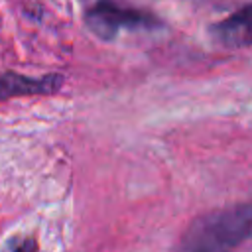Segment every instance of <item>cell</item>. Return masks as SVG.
Masks as SVG:
<instances>
[{"label": "cell", "instance_id": "1", "mask_svg": "<svg viewBox=\"0 0 252 252\" xmlns=\"http://www.w3.org/2000/svg\"><path fill=\"white\" fill-rule=\"evenodd\" d=\"M252 238V201L211 211L195 219L179 240L181 250L220 252Z\"/></svg>", "mask_w": 252, "mask_h": 252}, {"label": "cell", "instance_id": "2", "mask_svg": "<svg viewBox=\"0 0 252 252\" xmlns=\"http://www.w3.org/2000/svg\"><path fill=\"white\" fill-rule=\"evenodd\" d=\"M89 30L104 41H112L120 30H156L161 28V20L142 8L118 2V0H96L85 14Z\"/></svg>", "mask_w": 252, "mask_h": 252}, {"label": "cell", "instance_id": "3", "mask_svg": "<svg viewBox=\"0 0 252 252\" xmlns=\"http://www.w3.org/2000/svg\"><path fill=\"white\" fill-rule=\"evenodd\" d=\"M215 43L226 49L252 47V2L244 4L230 16L209 26Z\"/></svg>", "mask_w": 252, "mask_h": 252}, {"label": "cell", "instance_id": "4", "mask_svg": "<svg viewBox=\"0 0 252 252\" xmlns=\"http://www.w3.org/2000/svg\"><path fill=\"white\" fill-rule=\"evenodd\" d=\"M63 75L49 73L41 77H30L22 73H4L0 75V100L14 96H35V94H53L61 89Z\"/></svg>", "mask_w": 252, "mask_h": 252}, {"label": "cell", "instance_id": "5", "mask_svg": "<svg viewBox=\"0 0 252 252\" xmlns=\"http://www.w3.org/2000/svg\"><path fill=\"white\" fill-rule=\"evenodd\" d=\"M10 248H14V250H33V248H37V244L33 240H22V242L10 244Z\"/></svg>", "mask_w": 252, "mask_h": 252}]
</instances>
